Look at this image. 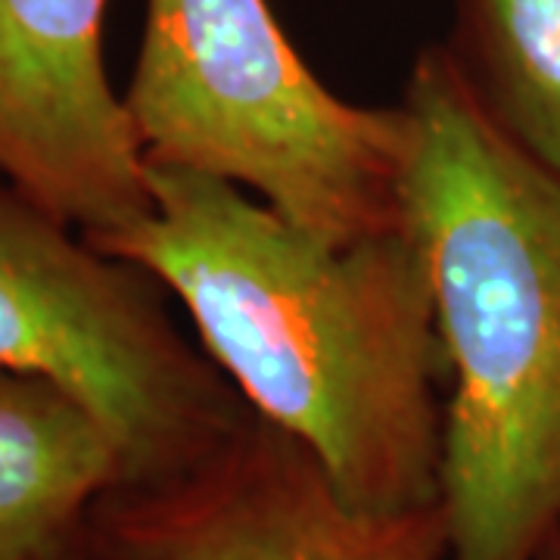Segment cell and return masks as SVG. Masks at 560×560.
I'll return each mask as SVG.
<instances>
[{"label": "cell", "mask_w": 560, "mask_h": 560, "mask_svg": "<svg viewBox=\"0 0 560 560\" xmlns=\"http://www.w3.org/2000/svg\"><path fill=\"white\" fill-rule=\"evenodd\" d=\"M0 178V368L60 383L119 445L125 482L206 458L246 415L206 377L143 271Z\"/></svg>", "instance_id": "4"}, {"label": "cell", "mask_w": 560, "mask_h": 560, "mask_svg": "<svg viewBox=\"0 0 560 560\" xmlns=\"http://www.w3.org/2000/svg\"><path fill=\"white\" fill-rule=\"evenodd\" d=\"M529 560H560V521L551 526V533L541 539V545L533 551Z\"/></svg>", "instance_id": "10"}, {"label": "cell", "mask_w": 560, "mask_h": 560, "mask_svg": "<svg viewBox=\"0 0 560 560\" xmlns=\"http://www.w3.org/2000/svg\"><path fill=\"white\" fill-rule=\"evenodd\" d=\"M106 0H0V178L97 241L147 215V156L103 60Z\"/></svg>", "instance_id": "6"}, {"label": "cell", "mask_w": 560, "mask_h": 560, "mask_svg": "<svg viewBox=\"0 0 560 560\" xmlns=\"http://www.w3.org/2000/svg\"><path fill=\"white\" fill-rule=\"evenodd\" d=\"M125 106L147 162L256 190L324 241L401 224L405 109L334 97L268 0H147Z\"/></svg>", "instance_id": "3"}, {"label": "cell", "mask_w": 560, "mask_h": 560, "mask_svg": "<svg viewBox=\"0 0 560 560\" xmlns=\"http://www.w3.org/2000/svg\"><path fill=\"white\" fill-rule=\"evenodd\" d=\"M91 526L119 560H448L440 501L359 508L253 411L190 470L106 492Z\"/></svg>", "instance_id": "5"}, {"label": "cell", "mask_w": 560, "mask_h": 560, "mask_svg": "<svg viewBox=\"0 0 560 560\" xmlns=\"http://www.w3.org/2000/svg\"><path fill=\"white\" fill-rule=\"evenodd\" d=\"M147 215L91 241L162 280L253 415L368 511L440 501L445 381L430 271L405 228L330 243L231 180L147 162Z\"/></svg>", "instance_id": "1"}, {"label": "cell", "mask_w": 560, "mask_h": 560, "mask_svg": "<svg viewBox=\"0 0 560 560\" xmlns=\"http://www.w3.org/2000/svg\"><path fill=\"white\" fill-rule=\"evenodd\" d=\"M464 20L489 113L560 178V0H464Z\"/></svg>", "instance_id": "8"}, {"label": "cell", "mask_w": 560, "mask_h": 560, "mask_svg": "<svg viewBox=\"0 0 560 560\" xmlns=\"http://www.w3.org/2000/svg\"><path fill=\"white\" fill-rule=\"evenodd\" d=\"M25 560H119L109 548H106V541L94 533V526H91V517L84 526H79L75 533H69L66 539H60L57 545H50V548H44L38 555H32V558Z\"/></svg>", "instance_id": "9"}, {"label": "cell", "mask_w": 560, "mask_h": 560, "mask_svg": "<svg viewBox=\"0 0 560 560\" xmlns=\"http://www.w3.org/2000/svg\"><path fill=\"white\" fill-rule=\"evenodd\" d=\"M401 221L433 287L448 560H529L560 521V178L504 135L455 57L405 94Z\"/></svg>", "instance_id": "2"}, {"label": "cell", "mask_w": 560, "mask_h": 560, "mask_svg": "<svg viewBox=\"0 0 560 560\" xmlns=\"http://www.w3.org/2000/svg\"><path fill=\"white\" fill-rule=\"evenodd\" d=\"M125 482L119 445L60 383L0 368V560H25L88 523Z\"/></svg>", "instance_id": "7"}]
</instances>
